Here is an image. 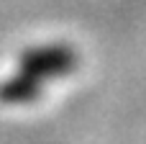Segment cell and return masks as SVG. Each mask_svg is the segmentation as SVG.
Instances as JSON below:
<instances>
[{
  "instance_id": "1",
  "label": "cell",
  "mask_w": 146,
  "mask_h": 144,
  "mask_svg": "<svg viewBox=\"0 0 146 144\" xmlns=\"http://www.w3.org/2000/svg\"><path fill=\"white\" fill-rule=\"evenodd\" d=\"M77 67H80V57H77L74 46L62 44V41L33 44V46H26L23 52H18V57H15V72L38 82L44 90L51 82L74 75Z\"/></svg>"
}]
</instances>
